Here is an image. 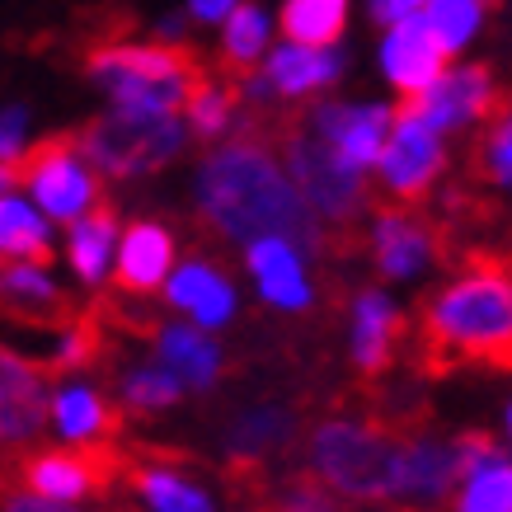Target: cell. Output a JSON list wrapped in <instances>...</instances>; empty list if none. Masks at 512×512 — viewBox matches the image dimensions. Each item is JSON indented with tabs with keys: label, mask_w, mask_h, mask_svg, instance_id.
Here are the masks:
<instances>
[{
	"label": "cell",
	"mask_w": 512,
	"mask_h": 512,
	"mask_svg": "<svg viewBox=\"0 0 512 512\" xmlns=\"http://www.w3.org/2000/svg\"><path fill=\"white\" fill-rule=\"evenodd\" d=\"M414 362L423 376L456 367L512 372V268L498 249H466L451 282L419 306Z\"/></svg>",
	"instance_id": "1"
},
{
	"label": "cell",
	"mask_w": 512,
	"mask_h": 512,
	"mask_svg": "<svg viewBox=\"0 0 512 512\" xmlns=\"http://www.w3.org/2000/svg\"><path fill=\"white\" fill-rule=\"evenodd\" d=\"M198 207L202 217L231 240L287 235L296 245L329 249L320 221L301 198V188L273 160V137L259 127H249L245 137L212 151L198 179Z\"/></svg>",
	"instance_id": "2"
},
{
	"label": "cell",
	"mask_w": 512,
	"mask_h": 512,
	"mask_svg": "<svg viewBox=\"0 0 512 512\" xmlns=\"http://www.w3.org/2000/svg\"><path fill=\"white\" fill-rule=\"evenodd\" d=\"M419 423L423 419H404V414H367V419L334 414L311 433V475L339 498L390 503L400 480L404 437Z\"/></svg>",
	"instance_id": "3"
},
{
	"label": "cell",
	"mask_w": 512,
	"mask_h": 512,
	"mask_svg": "<svg viewBox=\"0 0 512 512\" xmlns=\"http://www.w3.org/2000/svg\"><path fill=\"white\" fill-rule=\"evenodd\" d=\"M90 71L109 90L113 109L137 113H188V99L212 76L198 52L174 43H104L85 57Z\"/></svg>",
	"instance_id": "4"
},
{
	"label": "cell",
	"mask_w": 512,
	"mask_h": 512,
	"mask_svg": "<svg viewBox=\"0 0 512 512\" xmlns=\"http://www.w3.org/2000/svg\"><path fill=\"white\" fill-rule=\"evenodd\" d=\"M80 146L94 170L113 174V179H132V174H151L179 156L184 123H179V113L113 109L80 132Z\"/></svg>",
	"instance_id": "5"
},
{
	"label": "cell",
	"mask_w": 512,
	"mask_h": 512,
	"mask_svg": "<svg viewBox=\"0 0 512 512\" xmlns=\"http://www.w3.org/2000/svg\"><path fill=\"white\" fill-rule=\"evenodd\" d=\"M10 174L29 184L38 207L57 221H80L99 207V179L80 137H47L38 146H24V156L10 160Z\"/></svg>",
	"instance_id": "6"
},
{
	"label": "cell",
	"mask_w": 512,
	"mask_h": 512,
	"mask_svg": "<svg viewBox=\"0 0 512 512\" xmlns=\"http://www.w3.org/2000/svg\"><path fill=\"white\" fill-rule=\"evenodd\" d=\"M52 367H38L0 343V484L15 475L19 451L38 442L52 419Z\"/></svg>",
	"instance_id": "7"
},
{
	"label": "cell",
	"mask_w": 512,
	"mask_h": 512,
	"mask_svg": "<svg viewBox=\"0 0 512 512\" xmlns=\"http://www.w3.org/2000/svg\"><path fill=\"white\" fill-rule=\"evenodd\" d=\"M118 475H127V456L123 451L104 447H76V451H38V456H19L15 475L10 480L29 494L57 498V503H80L90 494H104Z\"/></svg>",
	"instance_id": "8"
},
{
	"label": "cell",
	"mask_w": 512,
	"mask_h": 512,
	"mask_svg": "<svg viewBox=\"0 0 512 512\" xmlns=\"http://www.w3.org/2000/svg\"><path fill=\"white\" fill-rule=\"evenodd\" d=\"M447 165V151H442V132H437L423 113H414L409 104L395 109V132H390L386 151H381V188H386L390 202H414L428 198V188L437 184V174Z\"/></svg>",
	"instance_id": "9"
},
{
	"label": "cell",
	"mask_w": 512,
	"mask_h": 512,
	"mask_svg": "<svg viewBox=\"0 0 512 512\" xmlns=\"http://www.w3.org/2000/svg\"><path fill=\"white\" fill-rule=\"evenodd\" d=\"M451 254V226L409 212L404 202L381 207L372 226V259L381 278H419L423 268Z\"/></svg>",
	"instance_id": "10"
},
{
	"label": "cell",
	"mask_w": 512,
	"mask_h": 512,
	"mask_svg": "<svg viewBox=\"0 0 512 512\" xmlns=\"http://www.w3.org/2000/svg\"><path fill=\"white\" fill-rule=\"evenodd\" d=\"M404 104L423 113L437 132H461V127L489 123L508 104V94L498 90V80L484 66H461V71H447L437 85H428L423 94L404 99Z\"/></svg>",
	"instance_id": "11"
},
{
	"label": "cell",
	"mask_w": 512,
	"mask_h": 512,
	"mask_svg": "<svg viewBox=\"0 0 512 512\" xmlns=\"http://www.w3.org/2000/svg\"><path fill=\"white\" fill-rule=\"evenodd\" d=\"M311 127L334 146V156L353 170H372L381 165V151H386L390 132H395V109H381V104H367V109H348V104H315Z\"/></svg>",
	"instance_id": "12"
},
{
	"label": "cell",
	"mask_w": 512,
	"mask_h": 512,
	"mask_svg": "<svg viewBox=\"0 0 512 512\" xmlns=\"http://www.w3.org/2000/svg\"><path fill=\"white\" fill-rule=\"evenodd\" d=\"M447 57L451 52L442 47V38H437L433 24L423 15L390 24L386 43H381V66H386L390 85L404 99H414V94H423L428 85H437V80L447 76Z\"/></svg>",
	"instance_id": "13"
},
{
	"label": "cell",
	"mask_w": 512,
	"mask_h": 512,
	"mask_svg": "<svg viewBox=\"0 0 512 512\" xmlns=\"http://www.w3.org/2000/svg\"><path fill=\"white\" fill-rule=\"evenodd\" d=\"M0 315H10V320L29 329H57V334L76 320L71 301L52 282L47 264H29V259H5L0 264Z\"/></svg>",
	"instance_id": "14"
},
{
	"label": "cell",
	"mask_w": 512,
	"mask_h": 512,
	"mask_svg": "<svg viewBox=\"0 0 512 512\" xmlns=\"http://www.w3.org/2000/svg\"><path fill=\"white\" fill-rule=\"evenodd\" d=\"M466 475L451 512H512V456L489 433H461Z\"/></svg>",
	"instance_id": "15"
},
{
	"label": "cell",
	"mask_w": 512,
	"mask_h": 512,
	"mask_svg": "<svg viewBox=\"0 0 512 512\" xmlns=\"http://www.w3.org/2000/svg\"><path fill=\"white\" fill-rule=\"evenodd\" d=\"M404 334H409V320L386 292H362L353 301V367L367 381L390 372Z\"/></svg>",
	"instance_id": "16"
},
{
	"label": "cell",
	"mask_w": 512,
	"mask_h": 512,
	"mask_svg": "<svg viewBox=\"0 0 512 512\" xmlns=\"http://www.w3.org/2000/svg\"><path fill=\"white\" fill-rule=\"evenodd\" d=\"M174 268V235L160 221H137L127 226L118 259H113V282L123 296H151Z\"/></svg>",
	"instance_id": "17"
},
{
	"label": "cell",
	"mask_w": 512,
	"mask_h": 512,
	"mask_svg": "<svg viewBox=\"0 0 512 512\" xmlns=\"http://www.w3.org/2000/svg\"><path fill=\"white\" fill-rule=\"evenodd\" d=\"M249 268L259 278L264 301H273L278 311H306L311 306V278H306L296 240H287V235H259V240H249Z\"/></svg>",
	"instance_id": "18"
},
{
	"label": "cell",
	"mask_w": 512,
	"mask_h": 512,
	"mask_svg": "<svg viewBox=\"0 0 512 512\" xmlns=\"http://www.w3.org/2000/svg\"><path fill=\"white\" fill-rule=\"evenodd\" d=\"M127 484L146 503V512H217L212 494L193 475H184L170 456H141L137 466L127 461Z\"/></svg>",
	"instance_id": "19"
},
{
	"label": "cell",
	"mask_w": 512,
	"mask_h": 512,
	"mask_svg": "<svg viewBox=\"0 0 512 512\" xmlns=\"http://www.w3.org/2000/svg\"><path fill=\"white\" fill-rule=\"evenodd\" d=\"M52 423H57L62 442L94 447V442H109L118 433V409L90 381H66L52 390Z\"/></svg>",
	"instance_id": "20"
},
{
	"label": "cell",
	"mask_w": 512,
	"mask_h": 512,
	"mask_svg": "<svg viewBox=\"0 0 512 512\" xmlns=\"http://www.w3.org/2000/svg\"><path fill=\"white\" fill-rule=\"evenodd\" d=\"M165 301L179 306L184 315H193V325H202V329H221L235 315L231 282L207 264H184L179 268V273L165 282Z\"/></svg>",
	"instance_id": "21"
},
{
	"label": "cell",
	"mask_w": 512,
	"mask_h": 512,
	"mask_svg": "<svg viewBox=\"0 0 512 512\" xmlns=\"http://www.w3.org/2000/svg\"><path fill=\"white\" fill-rule=\"evenodd\" d=\"M339 52L334 47H315V43H287L268 57L264 80L273 85V94L282 99H306V94L325 90L339 76Z\"/></svg>",
	"instance_id": "22"
},
{
	"label": "cell",
	"mask_w": 512,
	"mask_h": 512,
	"mask_svg": "<svg viewBox=\"0 0 512 512\" xmlns=\"http://www.w3.org/2000/svg\"><path fill=\"white\" fill-rule=\"evenodd\" d=\"M156 362L170 367L188 390H207L221 376V348L198 329H156Z\"/></svg>",
	"instance_id": "23"
},
{
	"label": "cell",
	"mask_w": 512,
	"mask_h": 512,
	"mask_svg": "<svg viewBox=\"0 0 512 512\" xmlns=\"http://www.w3.org/2000/svg\"><path fill=\"white\" fill-rule=\"evenodd\" d=\"M113 235H118V221H113L109 202H99L94 212H85L80 221H71L66 254H71V268L80 273V282H104L109 259H113Z\"/></svg>",
	"instance_id": "24"
},
{
	"label": "cell",
	"mask_w": 512,
	"mask_h": 512,
	"mask_svg": "<svg viewBox=\"0 0 512 512\" xmlns=\"http://www.w3.org/2000/svg\"><path fill=\"white\" fill-rule=\"evenodd\" d=\"M268 47V19L259 5H235L226 15V38H221V66L226 80H249L254 62L264 57Z\"/></svg>",
	"instance_id": "25"
},
{
	"label": "cell",
	"mask_w": 512,
	"mask_h": 512,
	"mask_svg": "<svg viewBox=\"0 0 512 512\" xmlns=\"http://www.w3.org/2000/svg\"><path fill=\"white\" fill-rule=\"evenodd\" d=\"M470 179L484 188H512V99L484 123L470 151Z\"/></svg>",
	"instance_id": "26"
},
{
	"label": "cell",
	"mask_w": 512,
	"mask_h": 512,
	"mask_svg": "<svg viewBox=\"0 0 512 512\" xmlns=\"http://www.w3.org/2000/svg\"><path fill=\"white\" fill-rule=\"evenodd\" d=\"M0 259H29V264H47L52 245H47V226L29 202L5 198L0 193Z\"/></svg>",
	"instance_id": "27"
},
{
	"label": "cell",
	"mask_w": 512,
	"mask_h": 512,
	"mask_svg": "<svg viewBox=\"0 0 512 512\" xmlns=\"http://www.w3.org/2000/svg\"><path fill=\"white\" fill-rule=\"evenodd\" d=\"M343 24H348V0H287L282 5V33L292 43L334 47Z\"/></svg>",
	"instance_id": "28"
},
{
	"label": "cell",
	"mask_w": 512,
	"mask_h": 512,
	"mask_svg": "<svg viewBox=\"0 0 512 512\" xmlns=\"http://www.w3.org/2000/svg\"><path fill=\"white\" fill-rule=\"evenodd\" d=\"M484 10H489V0H428L423 19L433 24V33L442 38L447 52H461L475 38V29H480Z\"/></svg>",
	"instance_id": "29"
},
{
	"label": "cell",
	"mask_w": 512,
	"mask_h": 512,
	"mask_svg": "<svg viewBox=\"0 0 512 512\" xmlns=\"http://www.w3.org/2000/svg\"><path fill=\"white\" fill-rule=\"evenodd\" d=\"M184 390L188 386L170 372V367L151 362V367H141V372H132L123 381V400H127V409H137V414H156V409L179 404V395H184Z\"/></svg>",
	"instance_id": "30"
},
{
	"label": "cell",
	"mask_w": 512,
	"mask_h": 512,
	"mask_svg": "<svg viewBox=\"0 0 512 512\" xmlns=\"http://www.w3.org/2000/svg\"><path fill=\"white\" fill-rule=\"evenodd\" d=\"M231 113H235V94H231V85H221L217 76H207L198 90H193V99H188V123L207 141L221 137V132L231 127Z\"/></svg>",
	"instance_id": "31"
},
{
	"label": "cell",
	"mask_w": 512,
	"mask_h": 512,
	"mask_svg": "<svg viewBox=\"0 0 512 512\" xmlns=\"http://www.w3.org/2000/svg\"><path fill=\"white\" fill-rule=\"evenodd\" d=\"M278 512H343L334 489L320 480H296L287 494L278 498Z\"/></svg>",
	"instance_id": "32"
},
{
	"label": "cell",
	"mask_w": 512,
	"mask_h": 512,
	"mask_svg": "<svg viewBox=\"0 0 512 512\" xmlns=\"http://www.w3.org/2000/svg\"><path fill=\"white\" fill-rule=\"evenodd\" d=\"M0 512H80L76 503H57V498H43V494H15L0 484Z\"/></svg>",
	"instance_id": "33"
},
{
	"label": "cell",
	"mask_w": 512,
	"mask_h": 512,
	"mask_svg": "<svg viewBox=\"0 0 512 512\" xmlns=\"http://www.w3.org/2000/svg\"><path fill=\"white\" fill-rule=\"evenodd\" d=\"M24 109H5L0 113V160H19L24 156Z\"/></svg>",
	"instance_id": "34"
},
{
	"label": "cell",
	"mask_w": 512,
	"mask_h": 512,
	"mask_svg": "<svg viewBox=\"0 0 512 512\" xmlns=\"http://www.w3.org/2000/svg\"><path fill=\"white\" fill-rule=\"evenodd\" d=\"M428 10V0H372V19L376 24H400V19H414Z\"/></svg>",
	"instance_id": "35"
},
{
	"label": "cell",
	"mask_w": 512,
	"mask_h": 512,
	"mask_svg": "<svg viewBox=\"0 0 512 512\" xmlns=\"http://www.w3.org/2000/svg\"><path fill=\"white\" fill-rule=\"evenodd\" d=\"M235 5H240V0H188L193 19H202V24H217V19H226Z\"/></svg>",
	"instance_id": "36"
},
{
	"label": "cell",
	"mask_w": 512,
	"mask_h": 512,
	"mask_svg": "<svg viewBox=\"0 0 512 512\" xmlns=\"http://www.w3.org/2000/svg\"><path fill=\"white\" fill-rule=\"evenodd\" d=\"M498 254H503V259H508V268H512V240H508V245H503V249H498Z\"/></svg>",
	"instance_id": "37"
},
{
	"label": "cell",
	"mask_w": 512,
	"mask_h": 512,
	"mask_svg": "<svg viewBox=\"0 0 512 512\" xmlns=\"http://www.w3.org/2000/svg\"><path fill=\"white\" fill-rule=\"evenodd\" d=\"M10 179H15V174H10V170H0V188H5V184H10Z\"/></svg>",
	"instance_id": "38"
},
{
	"label": "cell",
	"mask_w": 512,
	"mask_h": 512,
	"mask_svg": "<svg viewBox=\"0 0 512 512\" xmlns=\"http://www.w3.org/2000/svg\"><path fill=\"white\" fill-rule=\"evenodd\" d=\"M503 423H508V442H512V404H508V419H503Z\"/></svg>",
	"instance_id": "39"
},
{
	"label": "cell",
	"mask_w": 512,
	"mask_h": 512,
	"mask_svg": "<svg viewBox=\"0 0 512 512\" xmlns=\"http://www.w3.org/2000/svg\"><path fill=\"white\" fill-rule=\"evenodd\" d=\"M249 512H278V508H249Z\"/></svg>",
	"instance_id": "40"
}]
</instances>
